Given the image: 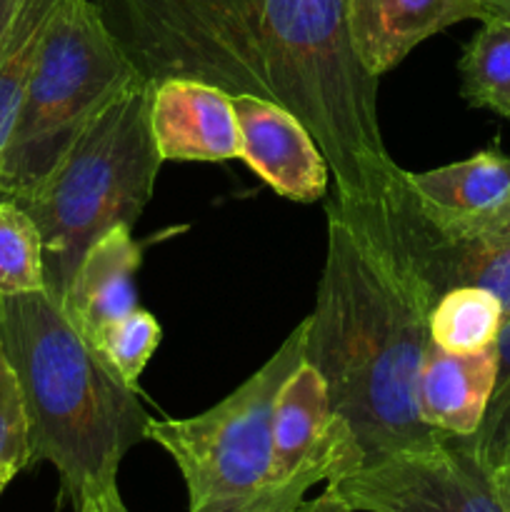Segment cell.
I'll return each instance as SVG.
<instances>
[{
  "label": "cell",
  "mask_w": 510,
  "mask_h": 512,
  "mask_svg": "<svg viewBox=\"0 0 510 512\" xmlns=\"http://www.w3.org/2000/svg\"><path fill=\"white\" fill-rule=\"evenodd\" d=\"M148 83L195 78L303 120L335 198H385L403 168L378 118V78L350 45L345 0H93Z\"/></svg>",
  "instance_id": "1"
},
{
  "label": "cell",
  "mask_w": 510,
  "mask_h": 512,
  "mask_svg": "<svg viewBox=\"0 0 510 512\" xmlns=\"http://www.w3.org/2000/svg\"><path fill=\"white\" fill-rule=\"evenodd\" d=\"M388 195L328 198L325 265L305 318V363L323 375L330 405L358 445L360 468L450 438L418 413V375L438 298L400 238Z\"/></svg>",
  "instance_id": "2"
},
{
  "label": "cell",
  "mask_w": 510,
  "mask_h": 512,
  "mask_svg": "<svg viewBox=\"0 0 510 512\" xmlns=\"http://www.w3.org/2000/svg\"><path fill=\"white\" fill-rule=\"evenodd\" d=\"M0 345L18 378L33 465L50 463L60 503L118 488L125 455L148 440L140 390L125 383L48 293L0 298Z\"/></svg>",
  "instance_id": "3"
},
{
  "label": "cell",
  "mask_w": 510,
  "mask_h": 512,
  "mask_svg": "<svg viewBox=\"0 0 510 512\" xmlns=\"http://www.w3.org/2000/svg\"><path fill=\"white\" fill-rule=\"evenodd\" d=\"M150 100L153 83L140 78L80 130L28 195L13 200L38 225L45 290L58 303L90 245L115 225L133 228L153 198L163 158Z\"/></svg>",
  "instance_id": "4"
},
{
  "label": "cell",
  "mask_w": 510,
  "mask_h": 512,
  "mask_svg": "<svg viewBox=\"0 0 510 512\" xmlns=\"http://www.w3.org/2000/svg\"><path fill=\"white\" fill-rule=\"evenodd\" d=\"M305 360V320L263 368L193 418L150 420L148 440L178 465L188 512H295L275 485L273 418L285 380Z\"/></svg>",
  "instance_id": "5"
},
{
  "label": "cell",
  "mask_w": 510,
  "mask_h": 512,
  "mask_svg": "<svg viewBox=\"0 0 510 512\" xmlns=\"http://www.w3.org/2000/svg\"><path fill=\"white\" fill-rule=\"evenodd\" d=\"M140 75L93 0H63L25 90L0 165V198L28 195L80 130Z\"/></svg>",
  "instance_id": "6"
},
{
  "label": "cell",
  "mask_w": 510,
  "mask_h": 512,
  "mask_svg": "<svg viewBox=\"0 0 510 512\" xmlns=\"http://www.w3.org/2000/svg\"><path fill=\"white\" fill-rule=\"evenodd\" d=\"M328 490L350 512H508L493 475L463 438L363 465L330 480Z\"/></svg>",
  "instance_id": "7"
},
{
  "label": "cell",
  "mask_w": 510,
  "mask_h": 512,
  "mask_svg": "<svg viewBox=\"0 0 510 512\" xmlns=\"http://www.w3.org/2000/svg\"><path fill=\"white\" fill-rule=\"evenodd\" d=\"M358 468L360 453L348 423L330 405L323 375L303 360L283 383L275 403V485L300 508L315 483H330Z\"/></svg>",
  "instance_id": "8"
},
{
  "label": "cell",
  "mask_w": 510,
  "mask_h": 512,
  "mask_svg": "<svg viewBox=\"0 0 510 512\" xmlns=\"http://www.w3.org/2000/svg\"><path fill=\"white\" fill-rule=\"evenodd\" d=\"M418 213L453 240L483 238L510 225V155L480 150L423 173L405 170Z\"/></svg>",
  "instance_id": "9"
},
{
  "label": "cell",
  "mask_w": 510,
  "mask_h": 512,
  "mask_svg": "<svg viewBox=\"0 0 510 512\" xmlns=\"http://www.w3.org/2000/svg\"><path fill=\"white\" fill-rule=\"evenodd\" d=\"M388 203L400 238L435 298L450 288H483L500 300L505 320L510 318V225L483 238H445L415 208L405 170L390 188Z\"/></svg>",
  "instance_id": "10"
},
{
  "label": "cell",
  "mask_w": 510,
  "mask_h": 512,
  "mask_svg": "<svg viewBox=\"0 0 510 512\" xmlns=\"http://www.w3.org/2000/svg\"><path fill=\"white\" fill-rule=\"evenodd\" d=\"M240 160L283 198L318 203L328 195L330 165L303 120L273 100L233 95Z\"/></svg>",
  "instance_id": "11"
},
{
  "label": "cell",
  "mask_w": 510,
  "mask_h": 512,
  "mask_svg": "<svg viewBox=\"0 0 510 512\" xmlns=\"http://www.w3.org/2000/svg\"><path fill=\"white\" fill-rule=\"evenodd\" d=\"M150 128L163 163H225L240 158L233 95L218 85L195 78L155 83Z\"/></svg>",
  "instance_id": "12"
},
{
  "label": "cell",
  "mask_w": 510,
  "mask_h": 512,
  "mask_svg": "<svg viewBox=\"0 0 510 512\" xmlns=\"http://www.w3.org/2000/svg\"><path fill=\"white\" fill-rule=\"evenodd\" d=\"M350 45L380 80L423 40L463 20H483L480 0H345Z\"/></svg>",
  "instance_id": "13"
},
{
  "label": "cell",
  "mask_w": 510,
  "mask_h": 512,
  "mask_svg": "<svg viewBox=\"0 0 510 512\" xmlns=\"http://www.w3.org/2000/svg\"><path fill=\"white\" fill-rule=\"evenodd\" d=\"M138 268L140 248L130 225L110 228L83 255L60 305L90 343L105 328L140 308L135 288Z\"/></svg>",
  "instance_id": "14"
},
{
  "label": "cell",
  "mask_w": 510,
  "mask_h": 512,
  "mask_svg": "<svg viewBox=\"0 0 510 512\" xmlns=\"http://www.w3.org/2000/svg\"><path fill=\"white\" fill-rule=\"evenodd\" d=\"M495 370V345L475 353H450L430 340L418 375L420 418L450 438H470L488 408Z\"/></svg>",
  "instance_id": "15"
},
{
  "label": "cell",
  "mask_w": 510,
  "mask_h": 512,
  "mask_svg": "<svg viewBox=\"0 0 510 512\" xmlns=\"http://www.w3.org/2000/svg\"><path fill=\"white\" fill-rule=\"evenodd\" d=\"M63 0H20L0 40V165L10 143L45 33Z\"/></svg>",
  "instance_id": "16"
},
{
  "label": "cell",
  "mask_w": 510,
  "mask_h": 512,
  "mask_svg": "<svg viewBox=\"0 0 510 512\" xmlns=\"http://www.w3.org/2000/svg\"><path fill=\"white\" fill-rule=\"evenodd\" d=\"M463 50L460 95L473 108L510 120V20L485 18Z\"/></svg>",
  "instance_id": "17"
},
{
  "label": "cell",
  "mask_w": 510,
  "mask_h": 512,
  "mask_svg": "<svg viewBox=\"0 0 510 512\" xmlns=\"http://www.w3.org/2000/svg\"><path fill=\"white\" fill-rule=\"evenodd\" d=\"M505 313L500 300L483 288H450L435 300L428 333L450 353H475L495 345Z\"/></svg>",
  "instance_id": "18"
},
{
  "label": "cell",
  "mask_w": 510,
  "mask_h": 512,
  "mask_svg": "<svg viewBox=\"0 0 510 512\" xmlns=\"http://www.w3.org/2000/svg\"><path fill=\"white\" fill-rule=\"evenodd\" d=\"M45 290L38 225L13 200L0 198V298Z\"/></svg>",
  "instance_id": "19"
},
{
  "label": "cell",
  "mask_w": 510,
  "mask_h": 512,
  "mask_svg": "<svg viewBox=\"0 0 510 512\" xmlns=\"http://www.w3.org/2000/svg\"><path fill=\"white\" fill-rule=\"evenodd\" d=\"M495 348H498V370H495L488 408L478 430L470 438H463L490 475L510 463V318L500 328Z\"/></svg>",
  "instance_id": "20"
},
{
  "label": "cell",
  "mask_w": 510,
  "mask_h": 512,
  "mask_svg": "<svg viewBox=\"0 0 510 512\" xmlns=\"http://www.w3.org/2000/svg\"><path fill=\"white\" fill-rule=\"evenodd\" d=\"M160 338H163V328L155 315L138 308L105 328L93 345L125 383L138 388L140 375L158 350Z\"/></svg>",
  "instance_id": "21"
},
{
  "label": "cell",
  "mask_w": 510,
  "mask_h": 512,
  "mask_svg": "<svg viewBox=\"0 0 510 512\" xmlns=\"http://www.w3.org/2000/svg\"><path fill=\"white\" fill-rule=\"evenodd\" d=\"M28 465H33L28 410L0 345V495Z\"/></svg>",
  "instance_id": "22"
},
{
  "label": "cell",
  "mask_w": 510,
  "mask_h": 512,
  "mask_svg": "<svg viewBox=\"0 0 510 512\" xmlns=\"http://www.w3.org/2000/svg\"><path fill=\"white\" fill-rule=\"evenodd\" d=\"M295 512H350V508L338 498V495H333L325 488V493L320 495V498L310 500V503H300V508Z\"/></svg>",
  "instance_id": "23"
},
{
  "label": "cell",
  "mask_w": 510,
  "mask_h": 512,
  "mask_svg": "<svg viewBox=\"0 0 510 512\" xmlns=\"http://www.w3.org/2000/svg\"><path fill=\"white\" fill-rule=\"evenodd\" d=\"M485 18H505L510 20V0H480Z\"/></svg>",
  "instance_id": "24"
},
{
  "label": "cell",
  "mask_w": 510,
  "mask_h": 512,
  "mask_svg": "<svg viewBox=\"0 0 510 512\" xmlns=\"http://www.w3.org/2000/svg\"><path fill=\"white\" fill-rule=\"evenodd\" d=\"M493 480H495V488H498L500 493V500H503L505 508L510 512V463L505 465V468H500L498 473L493 475Z\"/></svg>",
  "instance_id": "25"
},
{
  "label": "cell",
  "mask_w": 510,
  "mask_h": 512,
  "mask_svg": "<svg viewBox=\"0 0 510 512\" xmlns=\"http://www.w3.org/2000/svg\"><path fill=\"white\" fill-rule=\"evenodd\" d=\"M98 500H100V505H103L105 512H130L128 508H125V503H123V498H120L118 488L108 490V493L100 495Z\"/></svg>",
  "instance_id": "26"
},
{
  "label": "cell",
  "mask_w": 510,
  "mask_h": 512,
  "mask_svg": "<svg viewBox=\"0 0 510 512\" xmlns=\"http://www.w3.org/2000/svg\"><path fill=\"white\" fill-rule=\"evenodd\" d=\"M18 5H20V0H0V40H3L5 30H8L10 20H13Z\"/></svg>",
  "instance_id": "27"
},
{
  "label": "cell",
  "mask_w": 510,
  "mask_h": 512,
  "mask_svg": "<svg viewBox=\"0 0 510 512\" xmlns=\"http://www.w3.org/2000/svg\"><path fill=\"white\" fill-rule=\"evenodd\" d=\"M75 512H105V510H103V505H100L98 498H85Z\"/></svg>",
  "instance_id": "28"
}]
</instances>
